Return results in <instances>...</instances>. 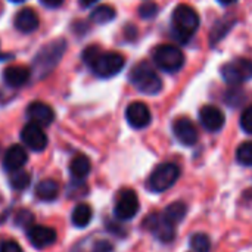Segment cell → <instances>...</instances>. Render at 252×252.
I'll return each mask as SVG.
<instances>
[{
    "mask_svg": "<svg viewBox=\"0 0 252 252\" xmlns=\"http://www.w3.org/2000/svg\"><path fill=\"white\" fill-rule=\"evenodd\" d=\"M130 83L140 92L149 96L158 94L162 90V80L148 62L136 63L130 71Z\"/></svg>",
    "mask_w": 252,
    "mask_h": 252,
    "instance_id": "obj_3",
    "label": "cell"
},
{
    "mask_svg": "<svg viewBox=\"0 0 252 252\" xmlns=\"http://www.w3.org/2000/svg\"><path fill=\"white\" fill-rule=\"evenodd\" d=\"M126 120L130 124V127L140 130L151 124L152 114L148 105H145L143 102H133L126 109Z\"/></svg>",
    "mask_w": 252,
    "mask_h": 252,
    "instance_id": "obj_11",
    "label": "cell"
},
{
    "mask_svg": "<svg viewBox=\"0 0 252 252\" xmlns=\"http://www.w3.org/2000/svg\"><path fill=\"white\" fill-rule=\"evenodd\" d=\"M65 49H66V41L63 38H56L44 44L38 50L32 62L34 72L37 74L38 78H43L50 71H53V68L59 63L62 55L65 53Z\"/></svg>",
    "mask_w": 252,
    "mask_h": 252,
    "instance_id": "obj_2",
    "label": "cell"
},
{
    "mask_svg": "<svg viewBox=\"0 0 252 252\" xmlns=\"http://www.w3.org/2000/svg\"><path fill=\"white\" fill-rule=\"evenodd\" d=\"M115 15H117V12H115V9L112 6H109V4H100L96 9H93V12L90 15V19L94 24L103 25V24L111 22L115 18Z\"/></svg>",
    "mask_w": 252,
    "mask_h": 252,
    "instance_id": "obj_23",
    "label": "cell"
},
{
    "mask_svg": "<svg viewBox=\"0 0 252 252\" xmlns=\"http://www.w3.org/2000/svg\"><path fill=\"white\" fill-rule=\"evenodd\" d=\"M173 131L176 139L185 145V146H193L196 145L198 139H199V133L196 126L189 120V118H177L173 123Z\"/></svg>",
    "mask_w": 252,
    "mask_h": 252,
    "instance_id": "obj_12",
    "label": "cell"
},
{
    "mask_svg": "<svg viewBox=\"0 0 252 252\" xmlns=\"http://www.w3.org/2000/svg\"><path fill=\"white\" fill-rule=\"evenodd\" d=\"M0 252H22V248L15 241H7L1 244Z\"/></svg>",
    "mask_w": 252,
    "mask_h": 252,
    "instance_id": "obj_31",
    "label": "cell"
},
{
    "mask_svg": "<svg viewBox=\"0 0 252 252\" xmlns=\"http://www.w3.org/2000/svg\"><path fill=\"white\" fill-rule=\"evenodd\" d=\"M189 245L195 252H210V250H211V239L205 233H195V235L190 236Z\"/></svg>",
    "mask_w": 252,
    "mask_h": 252,
    "instance_id": "obj_25",
    "label": "cell"
},
{
    "mask_svg": "<svg viewBox=\"0 0 252 252\" xmlns=\"http://www.w3.org/2000/svg\"><path fill=\"white\" fill-rule=\"evenodd\" d=\"M27 161H28L27 151L21 145H12L3 157V167L6 171L13 173V171L22 170Z\"/></svg>",
    "mask_w": 252,
    "mask_h": 252,
    "instance_id": "obj_17",
    "label": "cell"
},
{
    "mask_svg": "<svg viewBox=\"0 0 252 252\" xmlns=\"http://www.w3.org/2000/svg\"><path fill=\"white\" fill-rule=\"evenodd\" d=\"M31 78L30 68L24 65H10L3 71V80L10 87H22Z\"/></svg>",
    "mask_w": 252,
    "mask_h": 252,
    "instance_id": "obj_18",
    "label": "cell"
},
{
    "mask_svg": "<svg viewBox=\"0 0 252 252\" xmlns=\"http://www.w3.org/2000/svg\"><path fill=\"white\" fill-rule=\"evenodd\" d=\"M199 15L193 7L189 4H179L171 15L174 37L182 43H188L199 28Z\"/></svg>",
    "mask_w": 252,
    "mask_h": 252,
    "instance_id": "obj_1",
    "label": "cell"
},
{
    "mask_svg": "<svg viewBox=\"0 0 252 252\" xmlns=\"http://www.w3.org/2000/svg\"><path fill=\"white\" fill-rule=\"evenodd\" d=\"M27 236H28L30 244L37 250L50 247L56 241V232L52 227L41 226V224H32L31 227H28Z\"/></svg>",
    "mask_w": 252,
    "mask_h": 252,
    "instance_id": "obj_13",
    "label": "cell"
},
{
    "mask_svg": "<svg viewBox=\"0 0 252 252\" xmlns=\"http://www.w3.org/2000/svg\"><path fill=\"white\" fill-rule=\"evenodd\" d=\"M154 63L164 72H177L185 65L183 52L173 44H161L152 53Z\"/></svg>",
    "mask_w": 252,
    "mask_h": 252,
    "instance_id": "obj_4",
    "label": "cell"
},
{
    "mask_svg": "<svg viewBox=\"0 0 252 252\" xmlns=\"http://www.w3.org/2000/svg\"><path fill=\"white\" fill-rule=\"evenodd\" d=\"M157 13H158V6L154 1H145L139 7V15L143 19H152Z\"/></svg>",
    "mask_w": 252,
    "mask_h": 252,
    "instance_id": "obj_28",
    "label": "cell"
},
{
    "mask_svg": "<svg viewBox=\"0 0 252 252\" xmlns=\"http://www.w3.org/2000/svg\"><path fill=\"white\" fill-rule=\"evenodd\" d=\"M236 159L241 165L252 167V142H244L236 149Z\"/></svg>",
    "mask_w": 252,
    "mask_h": 252,
    "instance_id": "obj_26",
    "label": "cell"
},
{
    "mask_svg": "<svg viewBox=\"0 0 252 252\" xmlns=\"http://www.w3.org/2000/svg\"><path fill=\"white\" fill-rule=\"evenodd\" d=\"M40 1L50 9H56L59 6H62V3H63V0H40Z\"/></svg>",
    "mask_w": 252,
    "mask_h": 252,
    "instance_id": "obj_32",
    "label": "cell"
},
{
    "mask_svg": "<svg viewBox=\"0 0 252 252\" xmlns=\"http://www.w3.org/2000/svg\"><path fill=\"white\" fill-rule=\"evenodd\" d=\"M31 183V176L24 171V170H18L10 173V179H9V185L12 189L15 190H25Z\"/></svg>",
    "mask_w": 252,
    "mask_h": 252,
    "instance_id": "obj_24",
    "label": "cell"
},
{
    "mask_svg": "<svg viewBox=\"0 0 252 252\" xmlns=\"http://www.w3.org/2000/svg\"><path fill=\"white\" fill-rule=\"evenodd\" d=\"M180 170L173 162H164L159 164L149 176L148 179V188L152 192H165L170 189L179 179Z\"/></svg>",
    "mask_w": 252,
    "mask_h": 252,
    "instance_id": "obj_6",
    "label": "cell"
},
{
    "mask_svg": "<svg viewBox=\"0 0 252 252\" xmlns=\"http://www.w3.org/2000/svg\"><path fill=\"white\" fill-rule=\"evenodd\" d=\"M241 127L245 133L252 134V106H248L247 109H244V112L241 115Z\"/></svg>",
    "mask_w": 252,
    "mask_h": 252,
    "instance_id": "obj_29",
    "label": "cell"
},
{
    "mask_svg": "<svg viewBox=\"0 0 252 252\" xmlns=\"http://www.w3.org/2000/svg\"><path fill=\"white\" fill-rule=\"evenodd\" d=\"M221 4H233V3H236V0H219Z\"/></svg>",
    "mask_w": 252,
    "mask_h": 252,
    "instance_id": "obj_34",
    "label": "cell"
},
{
    "mask_svg": "<svg viewBox=\"0 0 252 252\" xmlns=\"http://www.w3.org/2000/svg\"><path fill=\"white\" fill-rule=\"evenodd\" d=\"M124 65H126V59L121 53L100 50L89 66L97 77L111 78L117 75L124 68Z\"/></svg>",
    "mask_w": 252,
    "mask_h": 252,
    "instance_id": "obj_5",
    "label": "cell"
},
{
    "mask_svg": "<svg viewBox=\"0 0 252 252\" xmlns=\"http://www.w3.org/2000/svg\"><path fill=\"white\" fill-rule=\"evenodd\" d=\"M186 213H188V207L185 202H173L162 211V216L170 224L177 227L183 221Z\"/></svg>",
    "mask_w": 252,
    "mask_h": 252,
    "instance_id": "obj_21",
    "label": "cell"
},
{
    "mask_svg": "<svg viewBox=\"0 0 252 252\" xmlns=\"http://www.w3.org/2000/svg\"><path fill=\"white\" fill-rule=\"evenodd\" d=\"M139 198L137 193L131 189H123L115 201L114 207V216L120 221H128L134 219L139 213Z\"/></svg>",
    "mask_w": 252,
    "mask_h": 252,
    "instance_id": "obj_8",
    "label": "cell"
},
{
    "mask_svg": "<svg viewBox=\"0 0 252 252\" xmlns=\"http://www.w3.org/2000/svg\"><path fill=\"white\" fill-rule=\"evenodd\" d=\"M35 195L40 201L44 202H52L59 196V185L53 179H46L41 180L35 186Z\"/></svg>",
    "mask_w": 252,
    "mask_h": 252,
    "instance_id": "obj_20",
    "label": "cell"
},
{
    "mask_svg": "<svg viewBox=\"0 0 252 252\" xmlns=\"http://www.w3.org/2000/svg\"><path fill=\"white\" fill-rule=\"evenodd\" d=\"M92 217H93V210L90 205L87 204H78L74 210H72V214H71V221L75 227L78 229H83L86 226H89V223L92 221Z\"/></svg>",
    "mask_w": 252,
    "mask_h": 252,
    "instance_id": "obj_22",
    "label": "cell"
},
{
    "mask_svg": "<svg viewBox=\"0 0 252 252\" xmlns=\"http://www.w3.org/2000/svg\"><path fill=\"white\" fill-rule=\"evenodd\" d=\"M102 49L99 47V46H96V44H92V46H87L86 49H84V52H83V55H81V58H83V62L89 66L92 62H93V59L97 56V53L100 52Z\"/></svg>",
    "mask_w": 252,
    "mask_h": 252,
    "instance_id": "obj_30",
    "label": "cell"
},
{
    "mask_svg": "<svg viewBox=\"0 0 252 252\" xmlns=\"http://www.w3.org/2000/svg\"><path fill=\"white\" fill-rule=\"evenodd\" d=\"M7 58H9V55H3V53L0 52V59H1V61H4V59H7Z\"/></svg>",
    "mask_w": 252,
    "mask_h": 252,
    "instance_id": "obj_35",
    "label": "cell"
},
{
    "mask_svg": "<svg viewBox=\"0 0 252 252\" xmlns=\"http://www.w3.org/2000/svg\"><path fill=\"white\" fill-rule=\"evenodd\" d=\"M27 117L30 118V123H34V124H38L41 127H46V126H50L55 120V112L53 109L44 103V102H32L28 105L27 108Z\"/></svg>",
    "mask_w": 252,
    "mask_h": 252,
    "instance_id": "obj_15",
    "label": "cell"
},
{
    "mask_svg": "<svg viewBox=\"0 0 252 252\" xmlns=\"http://www.w3.org/2000/svg\"><path fill=\"white\" fill-rule=\"evenodd\" d=\"M10 1H13V3H19V1H24V0H10Z\"/></svg>",
    "mask_w": 252,
    "mask_h": 252,
    "instance_id": "obj_36",
    "label": "cell"
},
{
    "mask_svg": "<svg viewBox=\"0 0 252 252\" xmlns=\"http://www.w3.org/2000/svg\"><path fill=\"white\" fill-rule=\"evenodd\" d=\"M143 227L151 232L158 241H161L162 244H170L174 241L176 238V229L173 224H170L162 213H152L146 217V220L143 221Z\"/></svg>",
    "mask_w": 252,
    "mask_h": 252,
    "instance_id": "obj_9",
    "label": "cell"
},
{
    "mask_svg": "<svg viewBox=\"0 0 252 252\" xmlns=\"http://www.w3.org/2000/svg\"><path fill=\"white\" fill-rule=\"evenodd\" d=\"M221 77L230 86H239L252 78V61L248 58H238L221 66Z\"/></svg>",
    "mask_w": 252,
    "mask_h": 252,
    "instance_id": "obj_7",
    "label": "cell"
},
{
    "mask_svg": "<svg viewBox=\"0 0 252 252\" xmlns=\"http://www.w3.org/2000/svg\"><path fill=\"white\" fill-rule=\"evenodd\" d=\"M40 24V18L37 15V12L31 7H24L21 9L15 18H13V25L18 31L24 32V34H30L34 32L38 28Z\"/></svg>",
    "mask_w": 252,
    "mask_h": 252,
    "instance_id": "obj_16",
    "label": "cell"
},
{
    "mask_svg": "<svg viewBox=\"0 0 252 252\" xmlns=\"http://www.w3.org/2000/svg\"><path fill=\"white\" fill-rule=\"evenodd\" d=\"M15 224L22 229H28L34 224V216L28 210H21L15 216Z\"/></svg>",
    "mask_w": 252,
    "mask_h": 252,
    "instance_id": "obj_27",
    "label": "cell"
},
{
    "mask_svg": "<svg viewBox=\"0 0 252 252\" xmlns=\"http://www.w3.org/2000/svg\"><path fill=\"white\" fill-rule=\"evenodd\" d=\"M199 121L205 130L214 133V131H219L223 128V126L226 123V117L220 108H217L214 105H205L199 111Z\"/></svg>",
    "mask_w": 252,
    "mask_h": 252,
    "instance_id": "obj_14",
    "label": "cell"
},
{
    "mask_svg": "<svg viewBox=\"0 0 252 252\" xmlns=\"http://www.w3.org/2000/svg\"><path fill=\"white\" fill-rule=\"evenodd\" d=\"M97 0H80V4L83 6V7H89V6H92V4H94Z\"/></svg>",
    "mask_w": 252,
    "mask_h": 252,
    "instance_id": "obj_33",
    "label": "cell"
},
{
    "mask_svg": "<svg viewBox=\"0 0 252 252\" xmlns=\"http://www.w3.org/2000/svg\"><path fill=\"white\" fill-rule=\"evenodd\" d=\"M21 140L27 148H30L34 152H41L47 146L46 133L43 131L41 126L34 123H28L24 126V128L21 130Z\"/></svg>",
    "mask_w": 252,
    "mask_h": 252,
    "instance_id": "obj_10",
    "label": "cell"
},
{
    "mask_svg": "<svg viewBox=\"0 0 252 252\" xmlns=\"http://www.w3.org/2000/svg\"><path fill=\"white\" fill-rule=\"evenodd\" d=\"M90 170H92L90 159L83 154L75 155L69 164V173H71L72 179L78 180V182H83L90 174Z\"/></svg>",
    "mask_w": 252,
    "mask_h": 252,
    "instance_id": "obj_19",
    "label": "cell"
}]
</instances>
